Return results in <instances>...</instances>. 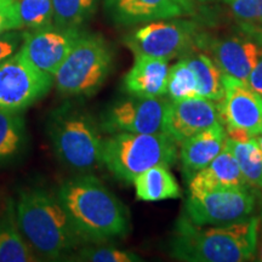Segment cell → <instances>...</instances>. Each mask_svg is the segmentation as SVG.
<instances>
[{
	"label": "cell",
	"mask_w": 262,
	"mask_h": 262,
	"mask_svg": "<svg viewBox=\"0 0 262 262\" xmlns=\"http://www.w3.org/2000/svg\"><path fill=\"white\" fill-rule=\"evenodd\" d=\"M24 37L25 32H21V29H12L0 34V63L19 50Z\"/></svg>",
	"instance_id": "30"
},
{
	"label": "cell",
	"mask_w": 262,
	"mask_h": 262,
	"mask_svg": "<svg viewBox=\"0 0 262 262\" xmlns=\"http://www.w3.org/2000/svg\"><path fill=\"white\" fill-rule=\"evenodd\" d=\"M253 188L245 181L237 159L226 145L222 152L205 168L199 170L188 182L192 191H214V189Z\"/></svg>",
	"instance_id": "18"
},
{
	"label": "cell",
	"mask_w": 262,
	"mask_h": 262,
	"mask_svg": "<svg viewBox=\"0 0 262 262\" xmlns=\"http://www.w3.org/2000/svg\"><path fill=\"white\" fill-rule=\"evenodd\" d=\"M114 55L102 35L84 32L54 77L58 94L67 98L93 96L113 68Z\"/></svg>",
	"instance_id": "6"
},
{
	"label": "cell",
	"mask_w": 262,
	"mask_h": 262,
	"mask_svg": "<svg viewBox=\"0 0 262 262\" xmlns=\"http://www.w3.org/2000/svg\"><path fill=\"white\" fill-rule=\"evenodd\" d=\"M54 24L61 27H81L95 14L97 0H52Z\"/></svg>",
	"instance_id": "25"
},
{
	"label": "cell",
	"mask_w": 262,
	"mask_h": 262,
	"mask_svg": "<svg viewBox=\"0 0 262 262\" xmlns=\"http://www.w3.org/2000/svg\"><path fill=\"white\" fill-rule=\"evenodd\" d=\"M75 260L88 262H140L142 258L129 250L108 247H88L81 249L75 256Z\"/></svg>",
	"instance_id": "28"
},
{
	"label": "cell",
	"mask_w": 262,
	"mask_h": 262,
	"mask_svg": "<svg viewBox=\"0 0 262 262\" xmlns=\"http://www.w3.org/2000/svg\"><path fill=\"white\" fill-rule=\"evenodd\" d=\"M56 195L84 243H104L130 232L125 205L94 175L79 173L67 180Z\"/></svg>",
	"instance_id": "1"
},
{
	"label": "cell",
	"mask_w": 262,
	"mask_h": 262,
	"mask_svg": "<svg viewBox=\"0 0 262 262\" xmlns=\"http://www.w3.org/2000/svg\"><path fill=\"white\" fill-rule=\"evenodd\" d=\"M54 77L42 73L19 52L0 63V111L22 113L47 96Z\"/></svg>",
	"instance_id": "9"
},
{
	"label": "cell",
	"mask_w": 262,
	"mask_h": 262,
	"mask_svg": "<svg viewBox=\"0 0 262 262\" xmlns=\"http://www.w3.org/2000/svg\"><path fill=\"white\" fill-rule=\"evenodd\" d=\"M260 222H261V225H262V211H261V219H260ZM255 257H256V258H255V260H256V261H260V262H262V241H261L260 247L257 248L256 256H255Z\"/></svg>",
	"instance_id": "33"
},
{
	"label": "cell",
	"mask_w": 262,
	"mask_h": 262,
	"mask_svg": "<svg viewBox=\"0 0 262 262\" xmlns=\"http://www.w3.org/2000/svg\"><path fill=\"white\" fill-rule=\"evenodd\" d=\"M0 2H3V0H0Z\"/></svg>",
	"instance_id": "36"
},
{
	"label": "cell",
	"mask_w": 262,
	"mask_h": 262,
	"mask_svg": "<svg viewBox=\"0 0 262 262\" xmlns=\"http://www.w3.org/2000/svg\"><path fill=\"white\" fill-rule=\"evenodd\" d=\"M256 206L251 188L192 191L185 203V215L201 226H219L250 217Z\"/></svg>",
	"instance_id": "8"
},
{
	"label": "cell",
	"mask_w": 262,
	"mask_h": 262,
	"mask_svg": "<svg viewBox=\"0 0 262 262\" xmlns=\"http://www.w3.org/2000/svg\"><path fill=\"white\" fill-rule=\"evenodd\" d=\"M168 104L163 97L146 98L129 95L107 107L98 125L110 135L163 133Z\"/></svg>",
	"instance_id": "10"
},
{
	"label": "cell",
	"mask_w": 262,
	"mask_h": 262,
	"mask_svg": "<svg viewBox=\"0 0 262 262\" xmlns=\"http://www.w3.org/2000/svg\"><path fill=\"white\" fill-rule=\"evenodd\" d=\"M226 140L225 126L219 122L179 143V158L186 181H191L199 170L220 155L226 146Z\"/></svg>",
	"instance_id": "16"
},
{
	"label": "cell",
	"mask_w": 262,
	"mask_h": 262,
	"mask_svg": "<svg viewBox=\"0 0 262 262\" xmlns=\"http://www.w3.org/2000/svg\"><path fill=\"white\" fill-rule=\"evenodd\" d=\"M186 58L198 80L201 97L220 102L225 93L224 73L214 60L205 54H194Z\"/></svg>",
	"instance_id": "22"
},
{
	"label": "cell",
	"mask_w": 262,
	"mask_h": 262,
	"mask_svg": "<svg viewBox=\"0 0 262 262\" xmlns=\"http://www.w3.org/2000/svg\"><path fill=\"white\" fill-rule=\"evenodd\" d=\"M178 145L165 133L114 134L103 140L102 164L116 179L133 183L153 166H172L179 159Z\"/></svg>",
	"instance_id": "5"
},
{
	"label": "cell",
	"mask_w": 262,
	"mask_h": 262,
	"mask_svg": "<svg viewBox=\"0 0 262 262\" xmlns=\"http://www.w3.org/2000/svg\"><path fill=\"white\" fill-rule=\"evenodd\" d=\"M28 142L22 113L0 111V165L17 159Z\"/></svg>",
	"instance_id": "21"
},
{
	"label": "cell",
	"mask_w": 262,
	"mask_h": 262,
	"mask_svg": "<svg viewBox=\"0 0 262 262\" xmlns=\"http://www.w3.org/2000/svg\"><path fill=\"white\" fill-rule=\"evenodd\" d=\"M104 11L118 26L148 24L193 12L191 0H103Z\"/></svg>",
	"instance_id": "14"
},
{
	"label": "cell",
	"mask_w": 262,
	"mask_h": 262,
	"mask_svg": "<svg viewBox=\"0 0 262 262\" xmlns=\"http://www.w3.org/2000/svg\"><path fill=\"white\" fill-rule=\"evenodd\" d=\"M199 2H210V0H199Z\"/></svg>",
	"instance_id": "35"
},
{
	"label": "cell",
	"mask_w": 262,
	"mask_h": 262,
	"mask_svg": "<svg viewBox=\"0 0 262 262\" xmlns=\"http://www.w3.org/2000/svg\"><path fill=\"white\" fill-rule=\"evenodd\" d=\"M22 28L33 31L54 24L52 0H17Z\"/></svg>",
	"instance_id": "26"
},
{
	"label": "cell",
	"mask_w": 262,
	"mask_h": 262,
	"mask_svg": "<svg viewBox=\"0 0 262 262\" xmlns=\"http://www.w3.org/2000/svg\"><path fill=\"white\" fill-rule=\"evenodd\" d=\"M245 33L262 27V0H225Z\"/></svg>",
	"instance_id": "27"
},
{
	"label": "cell",
	"mask_w": 262,
	"mask_h": 262,
	"mask_svg": "<svg viewBox=\"0 0 262 262\" xmlns=\"http://www.w3.org/2000/svg\"><path fill=\"white\" fill-rule=\"evenodd\" d=\"M245 83H247L254 91H256L257 94H260L262 96V55L260 58H258L254 70L250 72V74H249Z\"/></svg>",
	"instance_id": "31"
},
{
	"label": "cell",
	"mask_w": 262,
	"mask_h": 262,
	"mask_svg": "<svg viewBox=\"0 0 262 262\" xmlns=\"http://www.w3.org/2000/svg\"><path fill=\"white\" fill-rule=\"evenodd\" d=\"M133 183L136 198L142 202H162L181 196V188L168 166L149 168L136 176Z\"/></svg>",
	"instance_id": "20"
},
{
	"label": "cell",
	"mask_w": 262,
	"mask_h": 262,
	"mask_svg": "<svg viewBox=\"0 0 262 262\" xmlns=\"http://www.w3.org/2000/svg\"><path fill=\"white\" fill-rule=\"evenodd\" d=\"M256 139H257V142H258V145H260V148H261V152H262V133L260 134V135L256 136Z\"/></svg>",
	"instance_id": "34"
},
{
	"label": "cell",
	"mask_w": 262,
	"mask_h": 262,
	"mask_svg": "<svg viewBox=\"0 0 262 262\" xmlns=\"http://www.w3.org/2000/svg\"><path fill=\"white\" fill-rule=\"evenodd\" d=\"M211 58L224 74L245 81L262 55V49L251 37H227L209 41Z\"/></svg>",
	"instance_id": "15"
},
{
	"label": "cell",
	"mask_w": 262,
	"mask_h": 262,
	"mask_svg": "<svg viewBox=\"0 0 262 262\" xmlns=\"http://www.w3.org/2000/svg\"><path fill=\"white\" fill-rule=\"evenodd\" d=\"M249 37H251L253 39L256 40V42L258 45H260L261 49H262V27L255 29V31L250 32V33H247Z\"/></svg>",
	"instance_id": "32"
},
{
	"label": "cell",
	"mask_w": 262,
	"mask_h": 262,
	"mask_svg": "<svg viewBox=\"0 0 262 262\" xmlns=\"http://www.w3.org/2000/svg\"><path fill=\"white\" fill-rule=\"evenodd\" d=\"M15 209L18 227L38 256L58 260L84 244L57 195L47 189L21 191Z\"/></svg>",
	"instance_id": "3"
},
{
	"label": "cell",
	"mask_w": 262,
	"mask_h": 262,
	"mask_svg": "<svg viewBox=\"0 0 262 262\" xmlns=\"http://www.w3.org/2000/svg\"><path fill=\"white\" fill-rule=\"evenodd\" d=\"M198 42L194 22L179 17L148 22L124 38V45L135 56L146 55L168 61L191 51Z\"/></svg>",
	"instance_id": "7"
},
{
	"label": "cell",
	"mask_w": 262,
	"mask_h": 262,
	"mask_svg": "<svg viewBox=\"0 0 262 262\" xmlns=\"http://www.w3.org/2000/svg\"><path fill=\"white\" fill-rule=\"evenodd\" d=\"M81 27H47L25 32L19 52L42 73L55 77L62 62L83 35Z\"/></svg>",
	"instance_id": "11"
},
{
	"label": "cell",
	"mask_w": 262,
	"mask_h": 262,
	"mask_svg": "<svg viewBox=\"0 0 262 262\" xmlns=\"http://www.w3.org/2000/svg\"><path fill=\"white\" fill-rule=\"evenodd\" d=\"M219 122H221L219 102L204 97L170 101L164 118L163 133L180 143Z\"/></svg>",
	"instance_id": "13"
},
{
	"label": "cell",
	"mask_w": 262,
	"mask_h": 262,
	"mask_svg": "<svg viewBox=\"0 0 262 262\" xmlns=\"http://www.w3.org/2000/svg\"><path fill=\"white\" fill-rule=\"evenodd\" d=\"M224 98L219 102L224 126L257 136L262 133V96L243 80L224 74Z\"/></svg>",
	"instance_id": "12"
},
{
	"label": "cell",
	"mask_w": 262,
	"mask_h": 262,
	"mask_svg": "<svg viewBox=\"0 0 262 262\" xmlns=\"http://www.w3.org/2000/svg\"><path fill=\"white\" fill-rule=\"evenodd\" d=\"M12 29H22L17 0H3L0 2V34Z\"/></svg>",
	"instance_id": "29"
},
{
	"label": "cell",
	"mask_w": 262,
	"mask_h": 262,
	"mask_svg": "<svg viewBox=\"0 0 262 262\" xmlns=\"http://www.w3.org/2000/svg\"><path fill=\"white\" fill-rule=\"evenodd\" d=\"M47 130L55 155L72 171L88 173L102 164L100 125L77 101H66L52 110Z\"/></svg>",
	"instance_id": "4"
},
{
	"label": "cell",
	"mask_w": 262,
	"mask_h": 262,
	"mask_svg": "<svg viewBox=\"0 0 262 262\" xmlns=\"http://www.w3.org/2000/svg\"><path fill=\"white\" fill-rule=\"evenodd\" d=\"M260 219L256 216L227 225H195L186 215L176 221L170 255L186 262H245L257 251Z\"/></svg>",
	"instance_id": "2"
},
{
	"label": "cell",
	"mask_w": 262,
	"mask_h": 262,
	"mask_svg": "<svg viewBox=\"0 0 262 262\" xmlns=\"http://www.w3.org/2000/svg\"><path fill=\"white\" fill-rule=\"evenodd\" d=\"M226 145L237 159L241 171L250 187L262 189V152L256 136L235 142L226 140Z\"/></svg>",
	"instance_id": "23"
},
{
	"label": "cell",
	"mask_w": 262,
	"mask_h": 262,
	"mask_svg": "<svg viewBox=\"0 0 262 262\" xmlns=\"http://www.w3.org/2000/svg\"><path fill=\"white\" fill-rule=\"evenodd\" d=\"M38 255L22 234L16 217L15 202L10 199L0 217V262H35Z\"/></svg>",
	"instance_id": "19"
},
{
	"label": "cell",
	"mask_w": 262,
	"mask_h": 262,
	"mask_svg": "<svg viewBox=\"0 0 262 262\" xmlns=\"http://www.w3.org/2000/svg\"><path fill=\"white\" fill-rule=\"evenodd\" d=\"M166 95L169 96L170 101L201 97L198 80L186 57L181 58L178 63L169 68Z\"/></svg>",
	"instance_id": "24"
},
{
	"label": "cell",
	"mask_w": 262,
	"mask_h": 262,
	"mask_svg": "<svg viewBox=\"0 0 262 262\" xmlns=\"http://www.w3.org/2000/svg\"><path fill=\"white\" fill-rule=\"evenodd\" d=\"M169 68L168 60L137 55L133 67L124 75V93L136 97H163L166 95Z\"/></svg>",
	"instance_id": "17"
}]
</instances>
